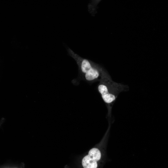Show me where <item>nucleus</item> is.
Instances as JSON below:
<instances>
[{
    "mask_svg": "<svg viewBox=\"0 0 168 168\" xmlns=\"http://www.w3.org/2000/svg\"><path fill=\"white\" fill-rule=\"evenodd\" d=\"M98 86V92L107 108L108 119L111 118L112 107L119 94L127 91L129 87L126 85L119 83L113 81L107 72L103 69Z\"/></svg>",
    "mask_w": 168,
    "mask_h": 168,
    "instance_id": "nucleus-1",
    "label": "nucleus"
},
{
    "mask_svg": "<svg viewBox=\"0 0 168 168\" xmlns=\"http://www.w3.org/2000/svg\"><path fill=\"white\" fill-rule=\"evenodd\" d=\"M68 51L76 62L79 71L86 81L91 82L99 81L104 68L91 61L81 57L69 48Z\"/></svg>",
    "mask_w": 168,
    "mask_h": 168,
    "instance_id": "nucleus-2",
    "label": "nucleus"
},
{
    "mask_svg": "<svg viewBox=\"0 0 168 168\" xmlns=\"http://www.w3.org/2000/svg\"><path fill=\"white\" fill-rule=\"evenodd\" d=\"M110 128H108L101 141L85 153L81 163L83 168H97L98 163L106 154V143Z\"/></svg>",
    "mask_w": 168,
    "mask_h": 168,
    "instance_id": "nucleus-3",
    "label": "nucleus"
}]
</instances>
